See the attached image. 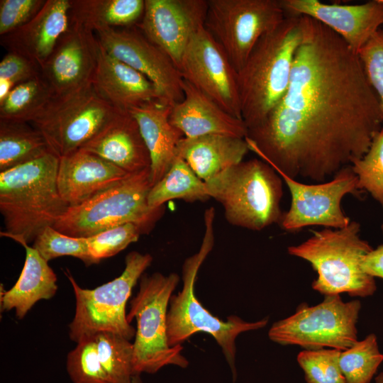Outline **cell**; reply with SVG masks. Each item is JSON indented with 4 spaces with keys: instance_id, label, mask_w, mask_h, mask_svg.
Listing matches in <instances>:
<instances>
[{
    "instance_id": "obj_1",
    "label": "cell",
    "mask_w": 383,
    "mask_h": 383,
    "mask_svg": "<svg viewBox=\"0 0 383 383\" xmlns=\"http://www.w3.org/2000/svg\"><path fill=\"white\" fill-rule=\"evenodd\" d=\"M301 16L287 90L245 139L276 172L323 182L367 152L383 116L358 55L329 28Z\"/></svg>"
},
{
    "instance_id": "obj_2",
    "label": "cell",
    "mask_w": 383,
    "mask_h": 383,
    "mask_svg": "<svg viewBox=\"0 0 383 383\" xmlns=\"http://www.w3.org/2000/svg\"><path fill=\"white\" fill-rule=\"evenodd\" d=\"M58 165L59 158L49 152L0 172V212L5 226L1 236L28 244L66 212L70 206L57 188Z\"/></svg>"
},
{
    "instance_id": "obj_3",
    "label": "cell",
    "mask_w": 383,
    "mask_h": 383,
    "mask_svg": "<svg viewBox=\"0 0 383 383\" xmlns=\"http://www.w3.org/2000/svg\"><path fill=\"white\" fill-rule=\"evenodd\" d=\"M302 35L301 16H286L258 40L238 72L241 116L248 130L261 123L286 93Z\"/></svg>"
},
{
    "instance_id": "obj_4",
    "label": "cell",
    "mask_w": 383,
    "mask_h": 383,
    "mask_svg": "<svg viewBox=\"0 0 383 383\" xmlns=\"http://www.w3.org/2000/svg\"><path fill=\"white\" fill-rule=\"evenodd\" d=\"M214 219L215 209L210 207L204 212L205 231L200 248L183 264L182 289L170 299L167 335L171 347L180 345L200 331L211 335L222 349L235 383L237 375L235 366L236 338L243 332L265 327L268 323V317L256 322H246L237 316H231L226 321H223L206 310L195 296L197 273L214 245Z\"/></svg>"
},
{
    "instance_id": "obj_5",
    "label": "cell",
    "mask_w": 383,
    "mask_h": 383,
    "mask_svg": "<svg viewBox=\"0 0 383 383\" xmlns=\"http://www.w3.org/2000/svg\"><path fill=\"white\" fill-rule=\"evenodd\" d=\"M360 224L355 221L342 228H325L288 253L308 261L317 272L313 289L324 296L348 293L366 297L377 289L374 278L362 267L365 256L373 248L360 236Z\"/></svg>"
},
{
    "instance_id": "obj_6",
    "label": "cell",
    "mask_w": 383,
    "mask_h": 383,
    "mask_svg": "<svg viewBox=\"0 0 383 383\" xmlns=\"http://www.w3.org/2000/svg\"><path fill=\"white\" fill-rule=\"evenodd\" d=\"M205 184L210 197L222 205L230 224L258 231L280 223L282 179L264 160L242 161Z\"/></svg>"
},
{
    "instance_id": "obj_7",
    "label": "cell",
    "mask_w": 383,
    "mask_h": 383,
    "mask_svg": "<svg viewBox=\"0 0 383 383\" xmlns=\"http://www.w3.org/2000/svg\"><path fill=\"white\" fill-rule=\"evenodd\" d=\"M152 186L150 169L74 206H70L53 228L72 237L89 238L105 230L133 223L143 234L152 231L165 208H151L148 197Z\"/></svg>"
},
{
    "instance_id": "obj_8",
    "label": "cell",
    "mask_w": 383,
    "mask_h": 383,
    "mask_svg": "<svg viewBox=\"0 0 383 383\" xmlns=\"http://www.w3.org/2000/svg\"><path fill=\"white\" fill-rule=\"evenodd\" d=\"M179 277L176 273L155 272L140 278L139 291L131 301L127 319L133 318L137 328L133 343V374H154L166 365L187 367L181 345L170 346L167 335V315L170 299Z\"/></svg>"
},
{
    "instance_id": "obj_9",
    "label": "cell",
    "mask_w": 383,
    "mask_h": 383,
    "mask_svg": "<svg viewBox=\"0 0 383 383\" xmlns=\"http://www.w3.org/2000/svg\"><path fill=\"white\" fill-rule=\"evenodd\" d=\"M152 261L150 254L132 251L126 257L125 269L120 276L91 289L79 287L67 270L65 274L72 286L76 301L69 326L70 339L77 343L99 332L133 339L136 330L127 319L126 306L133 288Z\"/></svg>"
},
{
    "instance_id": "obj_10",
    "label": "cell",
    "mask_w": 383,
    "mask_h": 383,
    "mask_svg": "<svg viewBox=\"0 0 383 383\" xmlns=\"http://www.w3.org/2000/svg\"><path fill=\"white\" fill-rule=\"evenodd\" d=\"M121 112L90 82L54 95L30 123L43 135L50 151L61 158L81 149Z\"/></svg>"
},
{
    "instance_id": "obj_11",
    "label": "cell",
    "mask_w": 383,
    "mask_h": 383,
    "mask_svg": "<svg viewBox=\"0 0 383 383\" xmlns=\"http://www.w3.org/2000/svg\"><path fill=\"white\" fill-rule=\"evenodd\" d=\"M360 309L359 300L344 302L340 294L325 296L320 304H301L293 315L274 323L268 336L282 345L343 351L357 341Z\"/></svg>"
},
{
    "instance_id": "obj_12",
    "label": "cell",
    "mask_w": 383,
    "mask_h": 383,
    "mask_svg": "<svg viewBox=\"0 0 383 383\" xmlns=\"http://www.w3.org/2000/svg\"><path fill=\"white\" fill-rule=\"evenodd\" d=\"M285 16L279 0H209L204 28L238 72L258 40Z\"/></svg>"
},
{
    "instance_id": "obj_13",
    "label": "cell",
    "mask_w": 383,
    "mask_h": 383,
    "mask_svg": "<svg viewBox=\"0 0 383 383\" xmlns=\"http://www.w3.org/2000/svg\"><path fill=\"white\" fill-rule=\"evenodd\" d=\"M287 184L292 196L288 211L283 213L280 226L295 232L311 226L342 228L351 220L342 209L343 198L348 194L360 196L358 179L351 165L338 171L330 181L308 184L283 172H277Z\"/></svg>"
},
{
    "instance_id": "obj_14",
    "label": "cell",
    "mask_w": 383,
    "mask_h": 383,
    "mask_svg": "<svg viewBox=\"0 0 383 383\" xmlns=\"http://www.w3.org/2000/svg\"><path fill=\"white\" fill-rule=\"evenodd\" d=\"M183 79L211 99L225 111L242 119L238 72L209 32L201 28L181 60Z\"/></svg>"
},
{
    "instance_id": "obj_15",
    "label": "cell",
    "mask_w": 383,
    "mask_h": 383,
    "mask_svg": "<svg viewBox=\"0 0 383 383\" xmlns=\"http://www.w3.org/2000/svg\"><path fill=\"white\" fill-rule=\"evenodd\" d=\"M94 33L106 52L148 78L162 101L173 106L183 99L184 79L179 70L138 27L106 28Z\"/></svg>"
},
{
    "instance_id": "obj_16",
    "label": "cell",
    "mask_w": 383,
    "mask_h": 383,
    "mask_svg": "<svg viewBox=\"0 0 383 383\" xmlns=\"http://www.w3.org/2000/svg\"><path fill=\"white\" fill-rule=\"evenodd\" d=\"M207 9L206 0H145L137 27L179 70L190 40L204 26Z\"/></svg>"
},
{
    "instance_id": "obj_17",
    "label": "cell",
    "mask_w": 383,
    "mask_h": 383,
    "mask_svg": "<svg viewBox=\"0 0 383 383\" xmlns=\"http://www.w3.org/2000/svg\"><path fill=\"white\" fill-rule=\"evenodd\" d=\"M286 16H306L340 36L357 54L383 26L380 0L360 4H326L318 0H279Z\"/></svg>"
},
{
    "instance_id": "obj_18",
    "label": "cell",
    "mask_w": 383,
    "mask_h": 383,
    "mask_svg": "<svg viewBox=\"0 0 383 383\" xmlns=\"http://www.w3.org/2000/svg\"><path fill=\"white\" fill-rule=\"evenodd\" d=\"M98 45L94 33L70 23L67 30L40 67L41 76L53 96L69 92L91 82Z\"/></svg>"
},
{
    "instance_id": "obj_19",
    "label": "cell",
    "mask_w": 383,
    "mask_h": 383,
    "mask_svg": "<svg viewBox=\"0 0 383 383\" xmlns=\"http://www.w3.org/2000/svg\"><path fill=\"white\" fill-rule=\"evenodd\" d=\"M130 174L89 152L78 150L59 158L57 188L69 205H79L116 186Z\"/></svg>"
},
{
    "instance_id": "obj_20",
    "label": "cell",
    "mask_w": 383,
    "mask_h": 383,
    "mask_svg": "<svg viewBox=\"0 0 383 383\" xmlns=\"http://www.w3.org/2000/svg\"><path fill=\"white\" fill-rule=\"evenodd\" d=\"M71 0H46L27 23L1 37V44L42 67L70 26Z\"/></svg>"
},
{
    "instance_id": "obj_21",
    "label": "cell",
    "mask_w": 383,
    "mask_h": 383,
    "mask_svg": "<svg viewBox=\"0 0 383 383\" xmlns=\"http://www.w3.org/2000/svg\"><path fill=\"white\" fill-rule=\"evenodd\" d=\"M184 98L174 104L170 123L185 138L218 134L245 138L248 128L242 119L221 109L211 99L184 79Z\"/></svg>"
},
{
    "instance_id": "obj_22",
    "label": "cell",
    "mask_w": 383,
    "mask_h": 383,
    "mask_svg": "<svg viewBox=\"0 0 383 383\" xmlns=\"http://www.w3.org/2000/svg\"><path fill=\"white\" fill-rule=\"evenodd\" d=\"M91 82L106 101L122 111L148 101H162L158 89L148 78L109 55L99 42Z\"/></svg>"
},
{
    "instance_id": "obj_23",
    "label": "cell",
    "mask_w": 383,
    "mask_h": 383,
    "mask_svg": "<svg viewBox=\"0 0 383 383\" xmlns=\"http://www.w3.org/2000/svg\"><path fill=\"white\" fill-rule=\"evenodd\" d=\"M130 174L150 167V157L135 119L122 111L81 149Z\"/></svg>"
},
{
    "instance_id": "obj_24",
    "label": "cell",
    "mask_w": 383,
    "mask_h": 383,
    "mask_svg": "<svg viewBox=\"0 0 383 383\" xmlns=\"http://www.w3.org/2000/svg\"><path fill=\"white\" fill-rule=\"evenodd\" d=\"M172 107L160 99H155L128 111L137 121L149 151L152 187L170 170L177 157V145L184 138L181 131L170 123Z\"/></svg>"
},
{
    "instance_id": "obj_25",
    "label": "cell",
    "mask_w": 383,
    "mask_h": 383,
    "mask_svg": "<svg viewBox=\"0 0 383 383\" xmlns=\"http://www.w3.org/2000/svg\"><path fill=\"white\" fill-rule=\"evenodd\" d=\"M249 150L245 138L209 134L182 138L177 147V156L182 157L201 180L206 182L242 162Z\"/></svg>"
},
{
    "instance_id": "obj_26",
    "label": "cell",
    "mask_w": 383,
    "mask_h": 383,
    "mask_svg": "<svg viewBox=\"0 0 383 383\" xmlns=\"http://www.w3.org/2000/svg\"><path fill=\"white\" fill-rule=\"evenodd\" d=\"M26 260L16 284L9 289L1 290V311L15 309L18 318H23L34 304L42 299H50L55 294L57 277L48 262L26 243Z\"/></svg>"
},
{
    "instance_id": "obj_27",
    "label": "cell",
    "mask_w": 383,
    "mask_h": 383,
    "mask_svg": "<svg viewBox=\"0 0 383 383\" xmlns=\"http://www.w3.org/2000/svg\"><path fill=\"white\" fill-rule=\"evenodd\" d=\"M145 0H71L70 23L95 33L129 28L141 20Z\"/></svg>"
},
{
    "instance_id": "obj_28",
    "label": "cell",
    "mask_w": 383,
    "mask_h": 383,
    "mask_svg": "<svg viewBox=\"0 0 383 383\" xmlns=\"http://www.w3.org/2000/svg\"><path fill=\"white\" fill-rule=\"evenodd\" d=\"M50 152L41 133L28 123L0 120V172Z\"/></svg>"
},
{
    "instance_id": "obj_29",
    "label": "cell",
    "mask_w": 383,
    "mask_h": 383,
    "mask_svg": "<svg viewBox=\"0 0 383 383\" xmlns=\"http://www.w3.org/2000/svg\"><path fill=\"white\" fill-rule=\"evenodd\" d=\"M210 198L205 182L182 157L177 156L165 175L151 187L148 201L151 208L156 209L172 199L192 203L206 201Z\"/></svg>"
},
{
    "instance_id": "obj_30",
    "label": "cell",
    "mask_w": 383,
    "mask_h": 383,
    "mask_svg": "<svg viewBox=\"0 0 383 383\" xmlns=\"http://www.w3.org/2000/svg\"><path fill=\"white\" fill-rule=\"evenodd\" d=\"M52 96L41 75L19 83L0 103V120L30 123Z\"/></svg>"
},
{
    "instance_id": "obj_31",
    "label": "cell",
    "mask_w": 383,
    "mask_h": 383,
    "mask_svg": "<svg viewBox=\"0 0 383 383\" xmlns=\"http://www.w3.org/2000/svg\"><path fill=\"white\" fill-rule=\"evenodd\" d=\"M383 361L377 336L368 335L341 351L339 365L346 383H370Z\"/></svg>"
},
{
    "instance_id": "obj_32",
    "label": "cell",
    "mask_w": 383,
    "mask_h": 383,
    "mask_svg": "<svg viewBox=\"0 0 383 383\" xmlns=\"http://www.w3.org/2000/svg\"><path fill=\"white\" fill-rule=\"evenodd\" d=\"M47 262L62 256H72L87 266L97 264L89 252L87 238L69 236L53 226L45 227L35 238L32 246Z\"/></svg>"
},
{
    "instance_id": "obj_33",
    "label": "cell",
    "mask_w": 383,
    "mask_h": 383,
    "mask_svg": "<svg viewBox=\"0 0 383 383\" xmlns=\"http://www.w3.org/2000/svg\"><path fill=\"white\" fill-rule=\"evenodd\" d=\"M359 190L367 191L383 208V128L367 152L351 165Z\"/></svg>"
},
{
    "instance_id": "obj_34",
    "label": "cell",
    "mask_w": 383,
    "mask_h": 383,
    "mask_svg": "<svg viewBox=\"0 0 383 383\" xmlns=\"http://www.w3.org/2000/svg\"><path fill=\"white\" fill-rule=\"evenodd\" d=\"M67 357L66 367L74 383H110L99 360L93 336L77 343Z\"/></svg>"
},
{
    "instance_id": "obj_35",
    "label": "cell",
    "mask_w": 383,
    "mask_h": 383,
    "mask_svg": "<svg viewBox=\"0 0 383 383\" xmlns=\"http://www.w3.org/2000/svg\"><path fill=\"white\" fill-rule=\"evenodd\" d=\"M340 352L332 348L300 352L297 362L306 383H346L339 365Z\"/></svg>"
},
{
    "instance_id": "obj_36",
    "label": "cell",
    "mask_w": 383,
    "mask_h": 383,
    "mask_svg": "<svg viewBox=\"0 0 383 383\" xmlns=\"http://www.w3.org/2000/svg\"><path fill=\"white\" fill-rule=\"evenodd\" d=\"M141 235L143 233L137 226L126 223L87 238L89 252L99 263L102 259L112 257L126 249L131 243L138 241Z\"/></svg>"
},
{
    "instance_id": "obj_37",
    "label": "cell",
    "mask_w": 383,
    "mask_h": 383,
    "mask_svg": "<svg viewBox=\"0 0 383 383\" xmlns=\"http://www.w3.org/2000/svg\"><path fill=\"white\" fill-rule=\"evenodd\" d=\"M357 55L366 77L378 98L383 116V28L370 38Z\"/></svg>"
},
{
    "instance_id": "obj_38",
    "label": "cell",
    "mask_w": 383,
    "mask_h": 383,
    "mask_svg": "<svg viewBox=\"0 0 383 383\" xmlns=\"http://www.w3.org/2000/svg\"><path fill=\"white\" fill-rule=\"evenodd\" d=\"M46 0H1L0 35L3 36L30 21Z\"/></svg>"
},
{
    "instance_id": "obj_39",
    "label": "cell",
    "mask_w": 383,
    "mask_h": 383,
    "mask_svg": "<svg viewBox=\"0 0 383 383\" xmlns=\"http://www.w3.org/2000/svg\"><path fill=\"white\" fill-rule=\"evenodd\" d=\"M40 75L38 65L16 52H8L0 62V79L9 80L15 85Z\"/></svg>"
},
{
    "instance_id": "obj_40",
    "label": "cell",
    "mask_w": 383,
    "mask_h": 383,
    "mask_svg": "<svg viewBox=\"0 0 383 383\" xmlns=\"http://www.w3.org/2000/svg\"><path fill=\"white\" fill-rule=\"evenodd\" d=\"M383 233V223L381 226ZM363 270L372 277L383 279V244L367 253L362 263Z\"/></svg>"
},
{
    "instance_id": "obj_41",
    "label": "cell",
    "mask_w": 383,
    "mask_h": 383,
    "mask_svg": "<svg viewBox=\"0 0 383 383\" xmlns=\"http://www.w3.org/2000/svg\"><path fill=\"white\" fill-rule=\"evenodd\" d=\"M16 85L9 80L0 79V103L9 94Z\"/></svg>"
},
{
    "instance_id": "obj_42",
    "label": "cell",
    "mask_w": 383,
    "mask_h": 383,
    "mask_svg": "<svg viewBox=\"0 0 383 383\" xmlns=\"http://www.w3.org/2000/svg\"><path fill=\"white\" fill-rule=\"evenodd\" d=\"M130 383H142L140 374H135L132 377Z\"/></svg>"
},
{
    "instance_id": "obj_43",
    "label": "cell",
    "mask_w": 383,
    "mask_h": 383,
    "mask_svg": "<svg viewBox=\"0 0 383 383\" xmlns=\"http://www.w3.org/2000/svg\"><path fill=\"white\" fill-rule=\"evenodd\" d=\"M375 383H383V372H380L375 377Z\"/></svg>"
},
{
    "instance_id": "obj_44",
    "label": "cell",
    "mask_w": 383,
    "mask_h": 383,
    "mask_svg": "<svg viewBox=\"0 0 383 383\" xmlns=\"http://www.w3.org/2000/svg\"><path fill=\"white\" fill-rule=\"evenodd\" d=\"M382 3H383V0H380Z\"/></svg>"
}]
</instances>
